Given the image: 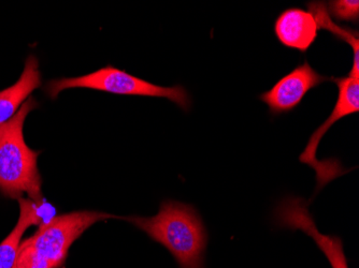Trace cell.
<instances>
[{
  "instance_id": "1",
  "label": "cell",
  "mask_w": 359,
  "mask_h": 268,
  "mask_svg": "<svg viewBox=\"0 0 359 268\" xmlns=\"http://www.w3.org/2000/svg\"><path fill=\"white\" fill-rule=\"evenodd\" d=\"M133 223L149 237L164 246L173 255L180 268H205L203 257L208 233L195 207L175 201L161 204L153 217H118Z\"/></svg>"
},
{
  "instance_id": "2",
  "label": "cell",
  "mask_w": 359,
  "mask_h": 268,
  "mask_svg": "<svg viewBox=\"0 0 359 268\" xmlns=\"http://www.w3.org/2000/svg\"><path fill=\"white\" fill-rule=\"evenodd\" d=\"M38 104L32 97L19 112L0 128V192L11 199L27 195L38 206L42 205V181L38 171L39 153L26 145L23 126L26 117Z\"/></svg>"
},
{
  "instance_id": "3",
  "label": "cell",
  "mask_w": 359,
  "mask_h": 268,
  "mask_svg": "<svg viewBox=\"0 0 359 268\" xmlns=\"http://www.w3.org/2000/svg\"><path fill=\"white\" fill-rule=\"evenodd\" d=\"M118 218L102 211H74L40 225L20 245L14 268H60L72 244L95 223Z\"/></svg>"
},
{
  "instance_id": "4",
  "label": "cell",
  "mask_w": 359,
  "mask_h": 268,
  "mask_svg": "<svg viewBox=\"0 0 359 268\" xmlns=\"http://www.w3.org/2000/svg\"><path fill=\"white\" fill-rule=\"evenodd\" d=\"M69 88H88L116 94L126 96L155 97L168 99L185 112H189L191 99L183 86L155 85L153 83L127 73L124 70L116 69L114 66H107L98 71L79 78H60L52 80L46 85V92L51 98L55 99L60 92Z\"/></svg>"
},
{
  "instance_id": "5",
  "label": "cell",
  "mask_w": 359,
  "mask_h": 268,
  "mask_svg": "<svg viewBox=\"0 0 359 268\" xmlns=\"http://www.w3.org/2000/svg\"><path fill=\"white\" fill-rule=\"evenodd\" d=\"M330 80L338 86L339 94L336 106L327 120H325L310 136L308 145L299 158L302 162L316 169L318 173V188H322L328 181L339 176L338 174L344 173L340 167H326V162H318L316 159V150L320 140L325 136V133L332 128V125L348 115L358 113L359 111V76L348 74L344 78H330Z\"/></svg>"
},
{
  "instance_id": "6",
  "label": "cell",
  "mask_w": 359,
  "mask_h": 268,
  "mask_svg": "<svg viewBox=\"0 0 359 268\" xmlns=\"http://www.w3.org/2000/svg\"><path fill=\"white\" fill-rule=\"evenodd\" d=\"M330 78L318 73L311 64L304 60L276 85L260 94L259 100L267 104L272 116L287 114L297 108L306 94Z\"/></svg>"
},
{
  "instance_id": "7",
  "label": "cell",
  "mask_w": 359,
  "mask_h": 268,
  "mask_svg": "<svg viewBox=\"0 0 359 268\" xmlns=\"http://www.w3.org/2000/svg\"><path fill=\"white\" fill-rule=\"evenodd\" d=\"M274 217L280 227L302 230L311 237L327 257L332 268H348L342 241L339 237H327L318 232L304 199L298 197L283 199L276 209Z\"/></svg>"
},
{
  "instance_id": "8",
  "label": "cell",
  "mask_w": 359,
  "mask_h": 268,
  "mask_svg": "<svg viewBox=\"0 0 359 268\" xmlns=\"http://www.w3.org/2000/svg\"><path fill=\"white\" fill-rule=\"evenodd\" d=\"M320 26L310 11L300 8L284 10L274 22V35L282 45L306 53L318 37Z\"/></svg>"
},
{
  "instance_id": "9",
  "label": "cell",
  "mask_w": 359,
  "mask_h": 268,
  "mask_svg": "<svg viewBox=\"0 0 359 268\" xmlns=\"http://www.w3.org/2000/svg\"><path fill=\"white\" fill-rule=\"evenodd\" d=\"M41 85V74L38 59L30 55L26 60L23 73L11 87L0 92V128L5 126L19 112L30 94Z\"/></svg>"
},
{
  "instance_id": "10",
  "label": "cell",
  "mask_w": 359,
  "mask_h": 268,
  "mask_svg": "<svg viewBox=\"0 0 359 268\" xmlns=\"http://www.w3.org/2000/svg\"><path fill=\"white\" fill-rule=\"evenodd\" d=\"M20 218L13 231L0 244V268H14L22 237L32 225L41 223L38 205L30 199H19Z\"/></svg>"
},
{
  "instance_id": "11",
  "label": "cell",
  "mask_w": 359,
  "mask_h": 268,
  "mask_svg": "<svg viewBox=\"0 0 359 268\" xmlns=\"http://www.w3.org/2000/svg\"><path fill=\"white\" fill-rule=\"evenodd\" d=\"M308 8L318 21L320 28L330 30L337 38L344 40L346 43L352 46L354 50V62H353L352 69L348 74L353 76H359L358 32L353 31L350 28L340 27V26L332 23L330 13H327V7L326 5H323V3H308Z\"/></svg>"
},
{
  "instance_id": "12",
  "label": "cell",
  "mask_w": 359,
  "mask_h": 268,
  "mask_svg": "<svg viewBox=\"0 0 359 268\" xmlns=\"http://www.w3.org/2000/svg\"><path fill=\"white\" fill-rule=\"evenodd\" d=\"M330 9V13L338 21L354 22L358 23L359 19V3L348 1V0H337L330 1L326 5Z\"/></svg>"
}]
</instances>
